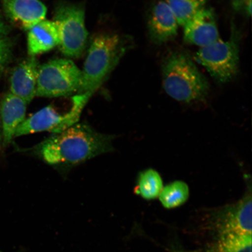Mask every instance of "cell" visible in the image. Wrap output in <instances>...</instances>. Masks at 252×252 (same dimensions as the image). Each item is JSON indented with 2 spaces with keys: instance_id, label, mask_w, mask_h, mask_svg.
<instances>
[{
  "instance_id": "obj_14",
  "label": "cell",
  "mask_w": 252,
  "mask_h": 252,
  "mask_svg": "<svg viewBox=\"0 0 252 252\" xmlns=\"http://www.w3.org/2000/svg\"><path fill=\"white\" fill-rule=\"evenodd\" d=\"M28 31V53L30 56L35 57L59 46V31L54 21L44 20Z\"/></svg>"
},
{
  "instance_id": "obj_7",
  "label": "cell",
  "mask_w": 252,
  "mask_h": 252,
  "mask_svg": "<svg viewBox=\"0 0 252 252\" xmlns=\"http://www.w3.org/2000/svg\"><path fill=\"white\" fill-rule=\"evenodd\" d=\"M53 21L58 26L61 38L59 47L63 54L68 58H80L86 49L88 34L84 6L60 2L56 5Z\"/></svg>"
},
{
  "instance_id": "obj_10",
  "label": "cell",
  "mask_w": 252,
  "mask_h": 252,
  "mask_svg": "<svg viewBox=\"0 0 252 252\" xmlns=\"http://www.w3.org/2000/svg\"><path fill=\"white\" fill-rule=\"evenodd\" d=\"M184 28L185 42L200 48L211 45L220 38L216 14L210 8L201 9Z\"/></svg>"
},
{
  "instance_id": "obj_22",
  "label": "cell",
  "mask_w": 252,
  "mask_h": 252,
  "mask_svg": "<svg viewBox=\"0 0 252 252\" xmlns=\"http://www.w3.org/2000/svg\"><path fill=\"white\" fill-rule=\"evenodd\" d=\"M2 148V135L1 122H0V151H1Z\"/></svg>"
},
{
  "instance_id": "obj_3",
  "label": "cell",
  "mask_w": 252,
  "mask_h": 252,
  "mask_svg": "<svg viewBox=\"0 0 252 252\" xmlns=\"http://www.w3.org/2000/svg\"><path fill=\"white\" fill-rule=\"evenodd\" d=\"M162 75L163 90L176 101L201 102L209 95V82L187 53H170L163 61Z\"/></svg>"
},
{
  "instance_id": "obj_4",
  "label": "cell",
  "mask_w": 252,
  "mask_h": 252,
  "mask_svg": "<svg viewBox=\"0 0 252 252\" xmlns=\"http://www.w3.org/2000/svg\"><path fill=\"white\" fill-rule=\"evenodd\" d=\"M241 33L232 24L229 39L219 38L210 45L201 47L195 59L220 83L231 81L237 75L239 67Z\"/></svg>"
},
{
  "instance_id": "obj_23",
  "label": "cell",
  "mask_w": 252,
  "mask_h": 252,
  "mask_svg": "<svg viewBox=\"0 0 252 252\" xmlns=\"http://www.w3.org/2000/svg\"><path fill=\"white\" fill-rule=\"evenodd\" d=\"M172 252H185L183 251L181 248L179 247H175L172 249Z\"/></svg>"
},
{
  "instance_id": "obj_8",
  "label": "cell",
  "mask_w": 252,
  "mask_h": 252,
  "mask_svg": "<svg viewBox=\"0 0 252 252\" xmlns=\"http://www.w3.org/2000/svg\"><path fill=\"white\" fill-rule=\"evenodd\" d=\"M244 196L236 202L213 210L209 214L211 226L219 235H252V194L251 183Z\"/></svg>"
},
{
  "instance_id": "obj_24",
  "label": "cell",
  "mask_w": 252,
  "mask_h": 252,
  "mask_svg": "<svg viewBox=\"0 0 252 252\" xmlns=\"http://www.w3.org/2000/svg\"><path fill=\"white\" fill-rule=\"evenodd\" d=\"M0 252H2V251H0Z\"/></svg>"
},
{
  "instance_id": "obj_21",
  "label": "cell",
  "mask_w": 252,
  "mask_h": 252,
  "mask_svg": "<svg viewBox=\"0 0 252 252\" xmlns=\"http://www.w3.org/2000/svg\"><path fill=\"white\" fill-rule=\"evenodd\" d=\"M6 32H7V28L3 23L1 15H0V39L5 37Z\"/></svg>"
},
{
  "instance_id": "obj_9",
  "label": "cell",
  "mask_w": 252,
  "mask_h": 252,
  "mask_svg": "<svg viewBox=\"0 0 252 252\" xmlns=\"http://www.w3.org/2000/svg\"><path fill=\"white\" fill-rule=\"evenodd\" d=\"M179 25L164 0H157L151 5L147 17L148 33L151 42L161 45L174 40Z\"/></svg>"
},
{
  "instance_id": "obj_18",
  "label": "cell",
  "mask_w": 252,
  "mask_h": 252,
  "mask_svg": "<svg viewBox=\"0 0 252 252\" xmlns=\"http://www.w3.org/2000/svg\"><path fill=\"white\" fill-rule=\"evenodd\" d=\"M252 235H219L210 252H252Z\"/></svg>"
},
{
  "instance_id": "obj_12",
  "label": "cell",
  "mask_w": 252,
  "mask_h": 252,
  "mask_svg": "<svg viewBox=\"0 0 252 252\" xmlns=\"http://www.w3.org/2000/svg\"><path fill=\"white\" fill-rule=\"evenodd\" d=\"M28 103L10 92L0 99V122L2 135V148L10 145L16 130L26 116Z\"/></svg>"
},
{
  "instance_id": "obj_15",
  "label": "cell",
  "mask_w": 252,
  "mask_h": 252,
  "mask_svg": "<svg viewBox=\"0 0 252 252\" xmlns=\"http://www.w3.org/2000/svg\"><path fill=\"white\" fill-rule=\"evenodd\" d=\"M163 188V181L159 173L153 169H148L138 175L134 192L144 199L151 200L159 197Z\"/></svg>"
},
{
  "instance_id": "obj_20",
  "label": "cell",
  "mask_w": 252,
  "mask_h": 252,
  "mask_svg": "<svg viewBox=\"0 0 252 252\" xmlns=\"http://www.w3.org/2000/svg\"><path fill=\"white\" fill-rule=\"evenodd\" d=\"M232 5L235 10L240 12L246 17L252 15V0H232Z\"/></svg>"
},
{
  "instance_id": "obj_6",
  "label": "cell",
  "mask_w": 252,
  "mask_h": 252,
  "mask_svg": "<svg viewBox=\"0 0 252 252\" xmlns=\"http://www.w3.org/2000/svg\"><path fill=\"white\" fill-rule=\"evenodd\" d=\"M90 94H77L72 97L71 108L67 112L58 111L52 105L47 106L25 118L16 130L15 138L49 131L57 134L77 124L82 112L92 96Z\"/></svg>"
},
{
  "instance_id": "obj_16",
  "label": "cell",
  "mask_w": 252,
  "mask_h": 252,
  "mask_svg": "<svg viewBox=\"0 0 252 252\" xmlns=\"http://www.w3.org/2000/svg\"><path fill=\"white\" fill-rule=\"evenodd\" d=\"M189 195L188 185L185 182L176 181L163 187L158 197L163 207L172 209L187 202Z\"/></svg>"
},
{
  "instance_id": "obj_5",
  "label": "cell",
  "mask_w": 252,
  "mask_h": 252,
  "mask_svg": "<svg viewBox=\"0 0 252 252\" xmlns=\"http://www.w3.org/2000/svg\"><path fill=\"white\" fill-rule=\"evenodd\" d=\"M82 71L73 62L66 59L49 61L40 65L36 96L58 97L78 94Z\"/></svg>"
},
{
  "instance_id": "obj_17",
  "label": "cell",
  "mask_w": 252,
  "mask_h": 252,
  "mask_svg": "<svg viewBox=\"0 0 252 252\" xmlns=\"http://www.w3.org/2000/svg\"><path fill=\"white\" fill-rule=\"evenodd\" d=\"M175 16L179 26L184 27L195 15L206 7L208 0H164Z\"/></svg>"
},
{
  "instance_id": "obj_1",
  "label": "cell",
  "mask_w": 252,
  "mask_h": 252,
  "mask_svg": "<svg viewBox=\"0 0 252 252\" xmlns=\"http://www.w3.org/2000/svg\"><path fill=\"white\" fill-rule=\"evenodd\" d=\"M115 137L94 130L87 123H77L36 145L32 153L47 164L71 167L112 152Z\"/></svg>"
},
{
  "instance_id": "obj_11",
  "label": "cell",
  "mask_w": 252,
  "mask_h": 252,
  "mask_svg": "<svg viewBox=\"0 0 252 252\" xmlns=\"http://www.w3.org/2000/svg\"><path fill=\"white\" fill-rule=\"evenodd\" d=\"M39 67L36 57L30 56L15 67L11 75L10 93L28 104L36 96Z\"/></svg>"
},
{
  "instance_id": "obj_2",
  "label": "cell",
  "mask_w": 252,
  "mask_h": 252,
  "mask_svg": "<svg viewBox=\"0 0 252 252\" xmlns=\"http://www.w3.org/2000/svg\"><path fill=\"white\" fill-rule=\"evenodd\" d=\"M133 44L131 37L112 33L97 34L91 43L82 71L78 94H93L106 80Z\"/></svg>"
},
{
  "instance_id": "obj_19",
  "label": "cell",
  "mask_w": 252,
  "mask_h": 252,
  "mask_svg": "<svg viewBox=\"0 0 252 252\" xmlns=\"http://www.w3.org/2000/svg\"><path fill=\"white\" fill-rule=\"evenodd\" d=\"M14 42L9 37L0 39V74L10 61L13 52Z\"/></svg>"
},
{
  "instance_id": "obj_13",
  "label": "cell",
  "mask_w": 252,
  "mask_h": 252,
  "mask_svg": "<svg viewBox=\"0 0 252 252\" xmlns=\"http://www.w3.org/2000/svg\"><path fill=\"white\" fill-rule=\"evenodd\" d=\"M2 2L9 18L25 30L45 19L47 8L39 0H2Z\"/></svg>"
}]
</instances>
